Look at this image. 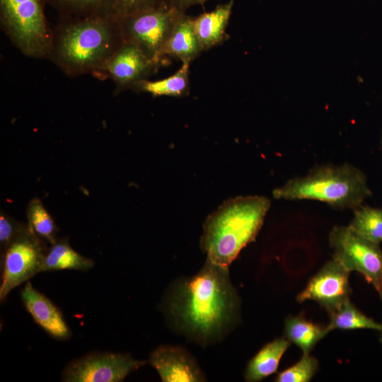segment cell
Returning <instances> with one entry per match:
<instances>
[{
  "instance_id": "cell-2",
  "label": "cell",
  "mask_w": 382,
  "mask_h": 382,
  "mask_svg": "<svg viewBox=\"0 0 382 382\" xmlns=\"http://www.w3.org/2000/svg\"><path fill=\"white\" fill-rule=\"evenodd\" d=\"M123 42L114 15L60 18L47 59L67 76H96Z\"/></svg>"
},
{
  "instance_id": "cell-10",
  "label": "cell",
  "mask_w": 382,
  "mask_h": 382,
  "mask_svg": "<svg viewBox=\"0 0 382 382\" xmlns=\"http://www.w3.org/2000/svg\"><path fill=\"white\" fill-rule=\"evenodd\" d=\"M160 66L134 44L124 40L96 76L109 78L115 84V89L122 91L149 79Z\"/></svg>"
},
{
  "instance_id": "cell-24",
  "label": "cell",
  "mask_w": 382,
  "mask_h": 382,
  "mask_svg": "<svg viewBox=\"0 0 382 382\" xmlns=\"http://www.w3.org/2000/svg\"><path fill=\"white\" fill-rule=\"evenodd\" d=\"M318 368V360L309 354H303L294 365L278 374L277 382H308L310 381Z\"/></svg>"
},
{
  "instance_id": "cell-16",
  "label": "cell",
  "mask_w": 382,
  "mask_h": 382,
  "mask_svg": "<svg viewBox=\"0 0 382 382\" xmlns=\"http://www.w3.org/2000/svg\"><path fill=\"white\" fill-rule=\"evenodd\" d=\"M290 344L284 337L266 344L248 362L245 372V381H260L274 374Z\"/></svg>"
},
{
  "instance_id": "cell-23",
  "label": "cell",
  "mask_w": 382,
  "mask_h": 382,
  "mask_svg": "<svg viewBox=\"0 0 382 382\" xmlns=\"http://www.w3.org/2000/svg\"><path fill=\"white\" fill-rule=\"evenodd\" d=\"M28 227L38 237L49 242L51 245L56 238L57 226L38 199L30 202L28 209Z\"/></svg>"
},
{
  "instance_id": "cell-5",
  "label": "cell",
  "mask_w": 382,
  "mask_h": 382,
  "mask_svg": "<svg viewBox=\"0 0 382 382\" xmlns=\"http://www.w3.org/2000/svg\"><path fill=\"white\" fill-rule=\"evenodd\" d=\"M43 0H0V24L23 55L47 59L52 30L47 22Z\"/></svg>"
},
{
  "instance_id": "cell-14",
  "label": "cell",
  "mask_w": 382,
  "mask_h": 382,
  "mask_svg": "<svg viewBox=\"0 0 382 382\" xmlns=\"http://www.w3.org/2000/svg\"><path fill=\"white\" fill-rule=\"evenodd\" d=\"M233 6V1L218 5L213 11L194 18V28L203 51L209 50L229 36L226 33Z\"/></svg>"
},
{
  "instance_id": "cell-1",
  "label": "cell",
  "mask_w": 382,
  "mask_h": 382,
  "mask_svg": "<svg viewBox=\"0 0 382 382\" xmlns=\"http://www.w3.org/2000/svg\"><path fill=\"white\" fill-rule=\"evenodd\" d=\"M238 306L228 269L207 260L197 274L177 286L168 301V311L185 332L208 341L229 328Z\"/></svg>"
},
{
  "instance_id": "cell-15",
  "label": "cell",
  "mask_w": 382,
  "mask_h": 382,
  "mask_svg": "<svg viewBox=\"0 0 382 382\" xmlns=\"http://www.w3.org/2000/svg\"><path fill=\"white\" fill-rule=\"evenodd\" d=\"M194 28V18L183 13L175 25L163 50V57L190 63L202 52Z\"/></svg>"
},
{
  "instance_id": "cell-21",
  "label": "cell",
  "mask_w": 382,
  "mask_h": 382,
  "mask_svg": "<svg viewBox=\"0 0 382 382\" xmlns=\"http://www.w3.org/2000/svg\"><path fill=\"white\" fill-rule=\"evenodd\" d=\"M60 18L112 14L110 0H43Z\"/></svg>"
},
{
  "instance_id": "cell-12",
  "label": "cell",
  "mask_w": 382,
  "mask_h": 382,
  "mask_svg": "<svg viewBox=\"0 0 382 382\" xmlns=\"http://www.w3.org/2000/svg\"><path fill=\"white\" fill-rule=\"evenodd\" d=\"M149 363L163 382H198L205 380L195 359L181 347H158L151 353Z\"/></svg>"
},
{
  "instance_id": "cell-25",
  "label": "cell",
  "mask_w": 382,
  "mask_h": 382,
  "mask_svg": "<svg viewBox=\"0 0 382 382\" xmlns=\"http://www.w3.org/2000/svg\"><path fill=\"white\" fill-rule=\"evenodd\" d=\"M168 3V0H110L112 13L118 18Z\"/></svg>"
},
{
  "instance_id": "cell-7",
  "label": "cell",
  "mask_w": 382,
  "mask_h": 382,
  "mask_svg": "<svg viewBox=\"0 0 382 382\" xmlns=\"http://www.w3.org/2000/svg\"><path fill=\"white\" fill-rule=\"evenodd\" d=\"M332 257L349 272L356 271L371 284L382 300V250L349 226H335L329 234Z\"/></svg>"
},
{
  "instance_id": "cell-17",
  "label": "cell",
  "mask_w": 382,
  "mask_h": 382,
  "mask_svg": "<svg viewBox=\"0 0 382 382\" xmlns=\"http://www.w3.org/2000/svg\"><path fill=\"white\" fill-rule=\"evenodd\" d=\"M286 338L303 352L309 354L319 340L328 333L326 326L314 323L302 316H289L285 321Z\"/></svg>"
},
{
  "instance_id": "cell-27",
  "label": "cell",
  "mask_w": 382,
  "mask_h": 382,
  "mask_svg": "<svg viewBox=\"0 0 382 382\" xmlns=\"http://www.w3.org/2000/svg\"><path fill=\"white\" fill-rule=\"evenodd\" d=\"M207 0H168V4L176 9L185 12L194 5H202Z\"/></svg>"
},
{
  "instance_id": "cell-29",
  "label": "cell",
  "mask_w": 382,
  "mask_h": 382,
  "mask_svg": "<svg viewBox=\"0 0 382 382\" xmlns=\"http://www.w3.org/2000/svg\"><path fill=\"white\" fill-rule=\"evenodd\" d=\"M381 146H382V138H381Z\"/></svg>"
},
{
  "instance_id": "cell-22",
  "label": "cell",
  "mask_w": 382,
  "mask_h": 382,
  "mask_svg": "<svg viewBox=\"0 0 382 382\" xmlns=\"http://www.w3.org/2000/svg\"><path fill=\"white\" fill-rule=\"evenodd\" d=\"M349 226L361 236L379 245L382 243V209L361 204L354 209Z\"/></svg>"
},
{
  "instance_id": "cell-8",
  "label": "cell",
  "mask_w": 382,
  "mask_h": 382,
  "mask_svg": "<svg viewBox=\"0 0 382 382\" xmlns=\"http://www.w3.org/2000/svg\"><path fill=\"white\" fill-rule=\"evenodd\" d=\"M46 250L41 238L28 226L5 249L0 284V301L10 292L42 272Z\"/></svg>"
},
{
  "instance_id": "cell-4",
  "label": "cell",
  "mask_w": 382,
  "mask_h": 382,
  "mask_svg": "<svg viewBox=\"0 0 382 382\" xmlns=\"http://www.w3.org/2000/svg\"><path fill=\"white\" fill-rule=\"evenodd\" d=\"M272 194L275 199L317 200L333 209L354 210L371 191L364 173L349 163H344L315 167L304 176L287 180Z\"/></svg>"
},
{
  "instance_id": "cell-3",
  "label": "cell",
  "mask_w": 382,
  "mask_h": 382,
  "mask_svg": "<svg viewBox=\"0 0 382 382\" xmlns=\"http://www.w3.org/2000/svg\"><path fill=\"white\" fill-rule=\"evenodd\" d=\"M270 207V200L250 195L232 198L209 215L203 226L201 248L207 260L228 269L241 250L254 241Z\"/></svg>"
},
{
  "instance_id": "cell-28",
  "label": "cell",
  "mask_w": 382,
  "mask_h": 382,
  "mask_svg": "<svg viewBox=\"0 0 382 382\" xmlns=\"http://www.w3.org/2000/svg\"><path fill=\"white\" fill-rule=\"evenodd\" d=\"M381 343H382V331H381Z\"/></svg>"
},
{
  "instance_id": "cell-6",
  "label": "cell",
  "mask_w": 382,
  "mask_h": 382,
  "mask_svg": "<svg viewBox=\"0 0 382 382\" xmlns=\"http://www.w3.org/2000/svg\"><path fill=\"white\" fill-rule=\"evenodd\" d=\"M185 12L168 3L119 18L125 41L134 44L161 66L166 62L163 50L180 16Z\"/></svg>"
},
{
  "instance_id": "cell-11",
  "label": "cell",
  "mask_w": 382,
  "mask_h": 382,
  "mask_svg": "<svg viewBox=\"0 0 382 382\" xmlns=\"http://www.w3.org/2000/svg\"><path fill=\"white\" fill-rule=\"evenodd\" d=\"M349 272L332 259L309 280L296 300L314 301L329 313L349 299Z\"/></svg>"
},
{
  "instance_id": "cell-19",
  "label": "cell",
  "mask_w": 382,
  "mask_h": 382,
  "mask_svg": "<svg viewBox=\"0 0 382 382\" xmlns=\"http://www.w3.org/2000/svg\"><path fill=\"white\" fill-rule=\"evenodd\" d=\"M189 66V63H182L180 68L168 78L156 81H141L132 90L147 93L153 96H187L190 93Z\"/></svg>"
},
{
  "instance_id": "cell-9",
  "label": "cell",
  "mask_w": 382,
  "mask_h": 382,
  "mask_svg": "<svg viewBox=\"0 0 382 382\" xmlns=\"http://www.w3.org/2000/svg\"><path fill=\"white\" fill-rule=\"evenodd\" d=\"M129 354L94 352L69 362L62 372L66 382H119L146 364Z\"/></svg>"
},
{
  "instance_id": "cell-18",
  "label": "cell",
  "mask_w": 382,
  "mask_h": 382,
  "mask_svg": "<svg viewBox=\"0 0 382 382\" xmlns=\"http://www.w3.org/2000/svg\"><path fill=\"white\" fill-rule=\"evenodd\" d=\"M93 261L74 250L65 240L57 241L47 251L42 272L63 270L87 271L93 267Z\"/></svg>"
},
{
  "instance_id": "cell-13",
  "label": "cell",
  "mask_w": 382,
  "mask_h": 382,
  "mask_svg": "<svg viewBox=\"0 0 382 382\" xmlns=\"http://www.w3.org/2000/svg\"><path fill=\"white\" fill-rule=\"evenodd\" d=\"M21 297L26 311L34 321L57 340H67L71 332L61 311L30 282H25Z\"/></svg>"
},
{
  "instance_id": "cell-26",
  "label": "cell",
  "mask_w": 382,
  "mask_h": 382,
  "mask_svg": "<svg viewBox=\"0 0 382 382\" xmlns=\"http://www.w3.org/2000/svg\"><path fill=\"white\" fill-rule=\"evenodd\" d=\"M27 227L1 214L0 216V244L4 251L9 244Z\"/></svg>"
},
{
  "instance_id": "cell-20",
  "label": "cell",
  "mask_w": 382,
  "mask_h": 382,
  "mask_svg": "<svg viewBox=\"0 0 382 382\" xmlns=\"http://www.w3.org/2000/svg\"><path fill=\"white\" fill-rule=\"evenodd\" d=\"M329 315L330 320L326 326L328 332L335 329H371L382 331V324L361 313L349 299L329 313Z\"/></svg>"
}]
</instances>
